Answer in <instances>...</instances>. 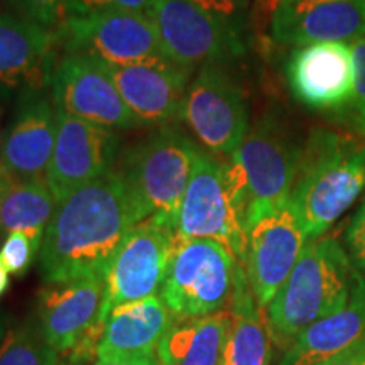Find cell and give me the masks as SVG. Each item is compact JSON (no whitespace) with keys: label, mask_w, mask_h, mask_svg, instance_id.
<instances>
[{"label":"cell","mask_w":365,"mask_h":365,"mask_svg":"<svg viewBox=\"0 0 365 365\" xmlns=\"http://www.w3.org/2000/svg\"><path fill=\"white\" fill-rule=\"evenodd\" d=\"M364 190L365 135L309 132L289 196L308 240L325 235Z\"/></svg>","instance_id":"cell-2"},{"label":"cell","mask_w":365,"mask_h":365,"mask_svg":"<svg viewBox=\"0 0 365 365\" xmlns=\"http://www.w3.org/2000/svg\"><path fill=\"white\" fill-rule=\"evenodd\" d=\"M95 365H161V360L156 354L140 355V357H120L110 360H97Z\"/></svg>","instance_id":"cell-33"},{"label":"cell","mask_w":365,"mask_h":365,"mask_svg":"<svg viewBox=\"0 0 365 365\" xmlns=\"http://www.w3.org/2000/svg\"><path fill=\"white\" fill-rule=\"evenodd\" d=\"M180 120L207 150L230 158L240 148L250 120L244 91L223 65L198 68L182 102Z\"/></svg>","instance_id":"cell-10"},{"label":"cell","mask_w":365,"mask_h":365,"mask_svg":"<svg viewBox=\"0 0 365 365\" xmlns=\"http://www.w3.org/2000/svg\"><path fill=\"white\" fill-rule=\"evenodd\" d=\"M230 313L176 319L158 349L161 365H223Z\"/></svg>","instance_id":"cell-24"},{"label":"cell","mask_w":365,"mask_h":365,"mask_svg":"<svg viewBox=\"0 0 365 365\" xmlns=\"http://www.w3.org/2000/svg\"><path fill=\"white\" fill-rule=\"evenodd\" d=\"M154 0H66V17L95 12H143L149 14Z\"/></svg>","instance_id":"cell-30"},{"label":"cell","mask_w":365,"mask_h":365,"mask_svg":"<svg viewBox=\"0 0 365 365\" xmlns=\"http://www.w3.org/2000/svg\"><path fill=\"white\" fill-rule=\"evenodd\" d=\"M176 239L175 223L159 217H149L132 227L105 276L102 322H107L108 313L118 304L145 299L161 291Z\"/></svg>","instance_id":"cell-11"},{"label":"cell","mask_w":365,"mask_h":365,"mask_svg":"<svg viewBox=\"0 0 365 365\" xmlns=\"http://www.w3.org/2000/svg\"><path fill=\"white\" fill-rule=\"evenodd\" d=\"M56 140V105L46 90L21 93L6 140L0 148V168L16 180L46 178Z\"/></svg>","instance_id":"cell-19"},{"label":"cell","mask_w":365,"mask_h":365,"mask_svg":"<svg viewBox=\"0 0 365 365\" xmlns=\"http://www.w3.org/2000/svg\"><path fill=\"white\" fill-rule=\"evenodd\" d=\"M43 242H38L24 232L9 234L0 244V264L11 276L21 277L33 266L36 255L41 252Z\"/></svg>","instance_id":"cell-27"},{"label":"cell","mask_w":365,"mask_h":365,"mask_svg":"<svg viewBox=\"0 0 365 365\" xmlns=\"http://www.w3.org/2000/svg\"><path fill=\"white\" fill-rule=\"evenodd\" d=\"M135 208L117 170L58 202L39 252L44 282L107 276L118 247L137 225Z\"/></svg>","instance_id":"cell-1"},{"label":"cell","mask_w":365,"mask_h":365,"mask_svg":"<svg viewBox=\"0 0 365 365\" xmlns=\"http://www.w3.org/2000/svg\"><path fill=\"white\" fill-rule=\"evenodd\" d=\"M271 31L277 43H357L365 36V0H279Z\"/></svg>","instance_id":"cell-16"},{"label":"cell","mask_w":365,"mask_h":365,"mask_svg":"<svg viewBox=\"0 0 365 365\" xmlns=\"http://www.w3.org/2000/svg\"><path fill=\"white\" fill-rule=\"evenodd\" d=\"M354 54V95L350 100L346 113H349L350 125L359 135H365V36L352 44Z\"/></svg>","instance_id":"cell-28"},{"label":"cell","mask_w":365,"mask_h":365,"mask_svg":"<svg viewBox=\"0 0 365 365\" xmlns=\"http://www.w3.org/2000/svg\"><path fill=\"white\" fill-rule=\"evenodd\" d=\"M303 144L276 112L264 113L249 127L240 148L230 156L247 181L245 230L255 218L289 202Z\"/></svg>","instance_id":"cell-7"},{"label":"cell","mask_w":365,"mask_h":365,"mask_svg":"<svg viewBox=\"0 0 365 365\" xmlns=\"http://www.w3.org/2000/svg\"><path fill=\"white\" fill-rule=\"evenodd\" d=\"M61 354L46 339L38 314L7 331L0 346V365H58Z\"/></svg>","instance_id":"cell-26"},{"label":"cell","mask_w":365,"mask_h":365,"mask_svg":"<svg viewBox=\"0 0 365 365\" xmlns=\"http://www.w3.org/2000/svg\"><path fill=\"white\" fill-rule=\"evenodd\" d=\"M9 286H11V274H9L6 269H4L2 264H0V298L7 293Z\"/></svg>","instance_id":"cell-34"},{"label":"cell","mask_w":365,"mask_h":365,"mask_svg":"<svg viewBox=\"0 0 365 365\" xmlns=\"http://www.w3.org/2000/svg\"><path fill=\"white\" fill-rule=\"evenodd\" d=\"M245 234L244 266L255 299L266 309L298 262L308 237L289 202L255 218Z\"/></svg>","instance_id":"cell-14"},{"label":"cell","mask_w":365,"mask_h":365,"mask_svg":"<svg viewBox=\"0 0 365 365\" xmlns=\"http://www.w3.org/2000/svg\"><path fill=\"white\" fill-rule=\"evenodd\" d=\"M7 181H9V176L4 171H0V196H2V191L6 188ZM0 244H2V237H0Z\"/></svg>","instance_id":"cell-36"},{"label":"cell","mask_w":365,"mask_h":365,"mask_svg":"<svg viewBox=\"0 0 365 365\" xmlns=\"http://www.w3.org/2000/svg\"><path fill=\"white\" fill-rule=\"evenodd\" d=\"M105 276L46 282L38 293L36 314L43 331L59 354H65L100 319Z\"/></svg>","instance_id":"cell-20"},{"label":"cell","mask_w":365,"mask_h":365,"mask_svg":"<svg viewBox=\"0 0 365 365\" xmlns=\"http://www.w3.org/2000/svg\"><path fill=\"white\" fill-rule=\"evenodd\" d=\"M319 365H365V340Z\"/></svg>","instance_id":"cell-32"},{"label":"cell","mask_w":365,"mask_h":365,"mask_svg":"<svg viewBox=\"0 0 365 365\" xmlns=\"http://www.w3.org/2000/svg\"><path fill=\"white\" fill-rule=\"evenodd\" d=\"M58 49V29L0 14V93L48 90Z\"/></svg>","instance_id":"cell-17"},{"label":"cell","mask_w":365,"mask_h":365,"mask_svg":"<svg viewBox=\"0 0 365 365\" xmlns=\"http://www.w3.org/2000/svg\"><path fill=\"white\" fill-rule=\"evenodd\" d=\"M232 0H154L148 16L168 58L195 71L244 56Z\"/></svg>","instance_id":"cell-6"},{"label":"cell","mask_w":365,"mask_h":365,"mask_svg":"<svg viewBox=\"0 0 365 365\" xmlns=\"http://www.w3.org/2000/svg\"><path fill=\"white\" fill-rule=\"evenodd\" d=\"M105 66L140 127L156 129L180 120L186 90L195 71L176 63Z\"/></svg>","instance_id":"cell-18"},{"label":"cell","mask_w":365,"mask_h":365,"mask_svg":"<svg viewBox=\"0 0 365 365\" xmlns=\"http://www.w3.org/2000/svg\"><path fill=\"white\" fill-rule=\"evenodd\" d=\"M56 205L58 202L46 178L16 180L9 176L0 196L2 242L14 232H24L38 242H43Z\"/></svg>","instance_id":"cell-25"},{"label":"cell","mask_w":365,"mask_h":365,"mask_svg":"<svg viewBox=\"0 0 365 365\" xmlns=\"http://www.w3.org/2000/svg\"><path fill=\"white\" fill-rule=\"evenodd\" d=\"M7 322H9L7 314L4 313V312H0V346H2L4 340H6L7 331H9V325H7Z\"/></svg>","instance_id":"cell-35"},{"label":"cell","mask_w":365,"mask_h":365,"mask_svg":"<svg viewBox=\"0 0 365 365\" xmlns=\"http://www.w3.org/2000/svg\"><path fill=\"white\" fill-rule=\"evenodd\" d=\"M120 135L117 130L68 115L56 108V140L46 173L56 202L115 170Z\"/></svg>","instance_id":"cell-13"},{"label":"cell","mask_w":365,"mask_h":365,"mask_svg":"<svg viewBox=\"0 0 365 365\" xmlns=\"http://www.w3.org/2000/svg\"><path fill=\"white\" fill-rule=\"evenodd\" d=\"M291 93L318 112L346 110L354 95V54L346 43H317L294 49L286 65Z\"/></svg>","instance_id":"cell-15"},{"label":"cell","mask_w":365,"mask_h":365,"mask_svg":"<svg viewBox=\"0 0 365 365\" xmlns=\"http://www.w3.org/2000/svg\"><path fill=\"white\" fill-rule=\"evenodd\" d=\"M51 98L58 110L113 130L139 129L107 66L81 54H63L51 76Z\"/></svg>","instance_id":"cell-12"},{"label":"cell","mask_w":365,"mask_h":365,"mask_svg":"<svg viewBox=\"0 0 365 365\" xmlns=\"http://www.w3.org/2000/svg\"><path fill=\"white\" fill-rule=\"evenodd\" d=\"M58 365H85V364H76V362H71L70 359L63 357V355H61V360H59V364H58Z\"/></svg>","instance_id":"cell-37"},{"label":"cell","mask_w":365,"mask_h":365,"mask_svg":"<svg viewBox=\"0 0 365 365\" xmlns=\"http://www.w3.org/2000/svg\"><path fill=\"white\" fill-rule=\"evenodd\" d=\"M345 245L354 266L365 276V198L346 227Z\"/></svg>","instance_id":"cell-31"},{"label":"cell","mask_w":365,"mask_h":365,"mask_svg":"<svg viewBox=\"0 0 365 365\" xmlns=\"http://www.w3.org/2000/svg\"><path fill=\"white\" fill-rule=\"evenodd\" d=\"M22 17L49 29H58L66 19V0H9Z\"/></svg>","instance_id":"cell-29"},{"label":"cell","mask_w":365,"mask_h":365,"mask_svg":"<svg viewBox=\"0 0 365 365\" xmlns=\"http://www.w3.org/2000/svg\"><path fill=\"white\" fill-rule=\"evenodd\" d=\"M365 340V276L344 308L304 328L279 365H319Z\"/></svg>","instance_id":"cell-22"},{"label":"cell","mask_w":365,"mask_h":365,"mask_svg":"<svg viewBox=\"0 0 365 365\" xmlns=\"http://www.w3.org/2000/svg\"><path fill=\"white\" fill-rule=\"evenodd\" d=\"M225 360L223 365H269L272 335L266 309L255 299L247 271L240 261L235 267L234 293L230 304Z\"/></svg>","instance_id":"cell-23"},{"label":"cell","mask_w":365,"mask_h":365,"mask_svg":"<svg viewBox=\"0 0 365 365\" xmlns=\"http://www.w3.org/2000/svg\"><path fill=\"white\" fill-rule=\"evenodd\" d=\"M59 48L105 65H163L175 63L164 51L158 29L143 12H95L70 16L58 27Z\"/></svg>","instance_id":"cell-9"},{"label":"cell","mask_w":365,"mask_h":365,"mask_svg":"<svg viewBox=\"0 0 365 365\" xmlns=\"http://www.w3.org/2000/svg\"><path fill=\"white\" fill-rule=\"evenodd\" d=\"M0 171H2V168H0Z\"/></svg>","instance_id":"cell-38"},{"label":"cell","mask_w":365,"mask_h":365,"mask_svg":"<svg viewBox=\"0 0 365 365\" xmlns=\"http://www.w3.org/2000/svg\"><path fill=\"white\" fill-rule=\"evenodd\" d=\"M362 272L339 240H308L298 262L266 308L272 340L287 349L304 328L344 308Z\"/></svg>","instance_id":"cell-3"},{"label":"cell","mask_w":365,"mask_h":365,"mask_svg":"<svg viewBox=\"0 0 365 365\" xmlns=\"http://www.w3.org/2000/svg\"><path fill=\"white\" fill-rule=\"evenodd\" d=\"M175 317L161 296L118 304L108 313L98 345V360L154 355Z\"/></svg>","instance_id":"cell-21"},{"label":"cell","mask_w":365,"mask_h":365,"mask_svg":"<svg viewBox=\"0 0 365 365\" xmlns=\"http://www.w3.org/2000/svg\"><path fill=\"white\" fill-rule=\"evenodd\" d=\"M245 210L247 181L242 168L232 159L223 163L200 148L178 212V237L220 242L244 264L247 250Z\"/></svg>","instance_id":"cell-4"},{"label":"cell","mask_w":365,"mask_h":365,"mask_svg":"<svg viewBox=\"0 0 365 365\" xmlns=\"http://www.w3.org/2000/svg\"><path fill=\"white\" fill-rule=\"evenodd\" d=\"M198 145L178 127H156L124 150L115 170L124 180L137 220L159 217L176 225Z\"/></svg>","instance_id":"cell-5"},{"label":"cell","mask_w":365,"mask_h":365,"mask_svg":"<svg viewBox=\"0 0 365 365\" xmlns=\"http://www.w3.org/2000/svg\"><path fill=\"white\" fill-rule=\"evenodd\" d=\"M237 262L220 242L178 237L159 296L175 319L202 318L228 309Z\"/></svg>","instance_id":"cell-8"}]
</instances>
